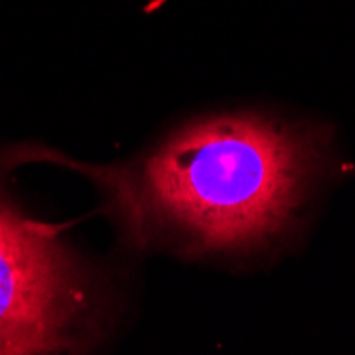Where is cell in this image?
<instances>
[{
	"mask_svg": "<svg viewBox=\"0 0 355 355\" xmlns=\"http://www.w3.org/2000/svg\"><path fill=\"white\" fill-rule=\"evenodd\" d=\"M315 162L304 132L260 115H221L189 123L132 171L103 177L135 234L228 253L287 228Z\"/></svg>",
	"mask_w": 355,
	"mask_h": 355,
	"instance_id": "1",
	"label": "cell"
},
{
	"mask_svg": "<svg viewBox=\"0 0 355 355\" xmlns=\"http://www.w3.org/2000/svg\"><path fill=\"white\" fill-rule=\"evenodd\" d=\"M92 285L58 232L0 191V355L55 353L83 343Z\"/></svg>",
	"mask_w": 355,
	"mask_h": 355,
	"instance_id": "2",
	"label": "cell"
}]
</instances>
